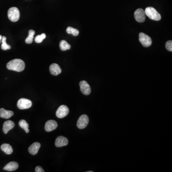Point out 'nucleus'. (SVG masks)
Segmentation results:
<instances>
[{
  "mask_svg": "<svg viewBox=\"0 0 172 172\" xmlns=\"http://www.w3.org/2000/svg\"><path fill=\"white\" fill-rule=\"evenodd\" d=\"M7 66L9 70L22 72L25 69V63L22 59H14L8 63Z\"/></svg>",
  "mask_w": 172,
  "mask_h": 172,
  "instance_id": "obj_1",
  "label": "nucleus"
},
{
  "mask_svg": "<svg viewBox=\"0 0 172 172\" xmlns=\"http://www.w3.org/2000/svg\"><path fill=\"white\" fill-rule=\"evenodd\" d=\"M145 14L151 20L159 21L161 20V16L159 13L154 8L149 7L146 8L145 11Z\"/></svg>",
  "mask_w": 172,
  "mask_h": 172,
  "instance_id": "obj_2",
  "label": "nucleus"
},
{
  "mask_svg": "<svg viewBox=\"0 0 172 172\" xmlns=\"http://www.w3.org/2000/svg\"><path fill=\"white\" fill-rule=\"evenodd\" d=\"M8 17L10 21L15 22L18 21L20 18V12L17 8L11 7L8 11Z\"/></svg>",
  "mask_w": 172,
  "mask_h": 172,
  "instance_id": "obj_3",
  "label": "nucleus"
},
{
  "mask_svg": "<svg viewBox=\"0 0 172 172\" xmlns=\"http://www.w3.org/2000/svg\"><path fill=\"white\" fill-rule=\"evenodd\" d=\"M139 40L142 45L145 48L150 46L152 43V41L150 36L143 33H140L139 34Z\"/></svg>",
  "mask_w": 172,
  "mask_h": 172,
  "instance_id": "obj_4",
  "label": "nucleus"
},
{
  "mask_svg": "<svg viewBox=\"0 0 172 172\" xmlns=\"http://www.w3.org/2000/svg\"><path fill=\"white\" fill-rule=\"evenodd\" d=\"M32 102L28 99L22 98L18 100L17 102V107L20 110L27 109L31 107Z\"/></svg>",
  "mask_w": 172,
  "mask_h": 172,
  "instance_id": "obj_5",
  "label": "nucleus"
},
{
  "mask_svg": "<svg viewBox=\"0 0 172 172\" xmlns=\"http://www.w3.org/2000/svg\"><path fill=\"white\" fill-rule=\"evenodd\" d=\"M89 122V118L88 116L86 114L82 115L79 118L77 121V128L80 129L85 128L87 126Z\"/></svg>",
  "mask_w": 172,
  "mask_h": 172,
  "instance_id": "obj_6",
  "label": "nucleus"
},
{
  "mask_svg": "<svg viewBox=\"0 0 172 172\" xmlns=\"http://www.w3.org/2000/svg\"><path fill=\"white\" fill-rule=\"evenodd\" d=\"M69 111V108L66 105H61L56 111V116L59 118H63L67 116Z\"/></svg>",
  "mask_w": 172,
  "mask_h": 172,
  "instance_id": "obj_7",
  "label": "nucleus"
},
{
  "mask_svg": "<svg viewBox=\"0 0 172 172\" xmlns=\"http://www.w3.org/2000/svg\"><path fill=\"white\" fill-rule=\"evenodd\" d=\"M146 14L143 9L139 8L135 11L134 18L138 22H142L145 20Z\"/></svg>",
  "mask_w": 172,
  "mask_h": 172,
  "instance_id": "obj_8",
  "label": "nucleus"
},
{
  "mask_svg": "<svg viewBox=\"0 0 172 172\" xmlns=\"http://www.w3.org/2000/svg\"><path fill=\"white\" fill-rule=\"evenodd\" d=\"M79 86L80 91L84 95H90L91 93V88L87 81L85 80L80 81L79 83Z\"/></svg>",
  "mask_w": 172,
  "mask_h": 172,
  "instance_id": "obj_9",
  "label": "nucleus"
},
{
  "mask_svg": "<svg viewBox=\"0 0 172 172\" xmlns=\"http://www.w3.org/2000/svg\"><path fill=\"white\" fill-rule=\"evenodd\" d=\"M57 123L54 120H49L46 123L45 129L47 132L54 131L57 127Z\"/></svg>",
  "mask_w": 172,
  "mask_h": 172,
  "instance_id": "obj_10",
  "label": "nucleus"
},
{
  "mask_svg": "<svg viewBox=\"0 0 172 172\" xmlns=\"http://www.w3.org/2000/svg\"><path fill=\"white\" fill-rule=\"evenodd\" d=\"M69 141L66 137L63 136H59L55 141V145L57 147L66 146L68 145Z\"/></svg>",
  "mask_w": 172,
  "mask_h": 172,
  "instance_id": "obj_11",
  "label": "nucleus"
},
{
  "mask_svg": "<svg viewBox=\"0 0 172 172\" xmlns=\"http://www.w3.org/2000/svg\"><path fill=\"white\" fill-rule=\"evenodd\" d=\"M49 70H50V73L54 76H57L59 75L62 72L60 66L58 64H55V63L50 65Z\"/></svg>",
  "mask_w": 172,
  "mask_h": 172,
  "instance_id": "obj_12",
  "label": "nucleus"
},
{
  "mask_svg": "<svg viewBox=\"0 0 172 172\" xmlns=\"http://www.w3.org/2000/svg\"><path fill=\"white\" fill-rule=\"evenodd\" d=\"M40 146H41V145L39 142H34L29 147V152L32 155H36L38 152Z\"/></svg>",
  "mask_w": 172,
  "mask_h": 172,
  "instance_id": "obj_13",
  "label": "nucleus"
},
{
  "mask_svg": "<svg viewBox=\"0 0 172 172\" xmlns=\"http://www.w3.org/2000/svg\"><path fill=\"white\" fill-rule=\"evenodd\" d=\"M15 124L12 121H5L3 125V131L4 133L7 134L10 130L14 128Z\"/></svg>",
  "mask_w": 172,
  "mask_h": 172,
  "instance_id": "obj_14",
  "label": "nucleus"
},
{
  "mask_svg": "<svg viewBox=\"0 0 172 172\" xmlns=\"http://www.w3.org/2000/svg\"><path fill=\"white\" fill-rule=\"evenodd\" d=\"M14 113L11 111H7L4 108H0V117L8 119L14 115Z\"/></svg>",
  "mask_w": 172,
  "mask_h": 172,
  "instance_id": "obj_15",
  "label": "nucleus"
},
{
  "mask_svg": "<svg viewBox=\"0 0 172 172\" xmlns=\"http://www.w3.org/2000/svg\"><path fill=\"white\" fill-rule=\"evenodd\" d=\"M19 165L16 162H11L4 167V169L8 171H14L17 169Z\"/></svg>",
  "mask_w": 172,
  "mask_h": 172,
  "instance_id": "obj_16",
  "label": "nucleus"
},
{
  "mask_svg": "<svg viewBox=\"0 0 172 172\" xmlns=\"http://www.w3.org/2000/svg\"><path fill=\"white\" fill-rule=\"evenodd\" d=\"M1 150L7 155H11L13 152V149L11 145L7 143H4L1 146Z\"/></svg>",
  "mask_w": 172,
  "mask_h": 172,
  "instance_id": "obj_17",
  "label": "nucleus"
},
{
  "mask_svg": "<svg viewBox=\"0 0 172 172\" xmlns=\"http://www.w3.org/2000/svg\"><path fill=\"white\" fill-rule=\"evenodd\" d=\"M59 47L62 51H66L71 48V46L65 40H62L59 43Z\"/></svg>",
  "mask_w": 172,
  "mask_h": 172,
  "instance_id": "obj_18",
  "label": "nucleus"
},
{
  "mask_svg": "<svg viewBox=\"0 0 172 172\" xmlns=\"http://www.w3.org/2000/svg\"><path fill=\"white\" fill-rule=\"evenodd\" d=\"M35 34V32L33 30H30L29 31V35L27 38L25 39V43L26 44H31L33 41L34 35Z\"/></svg>",
  "mask_w": 172,
  "mask_h": 172,
  "instance_id": "obj_19",
  "label": "nucleus"
},
{
  "mask_svg": "<svg viewBox=\"0 0 172 172\" xmlns=\"http://www.w3.org/2000/svg\"><path fill=\"white\" fill-rule=\"evenodd\" d=\"M19 125L22 128L25 130L27 134L29 132V130L28 129L29 125L26 121L24 120H20L19 122Z\"/></svg>",
  "mask_w": 172,
  "mask_h": 172,
  "instance_id": "obj_20",
  "label": "nucleus"
},
{
  "mask_svg": "<svg viewBox=\"0 0 172 172\" xmlns=\"http://www.w3.org/2000/svg\"><path fill=\"white\" fill-rule=\"evenodd\" d=\"M6 41H7V38L4 36H2V38H1V43H2V44H1V48L2 50H8V49H10L11 48L10 46H9V45H8L7 44Z\"/></svg>",
  "mask_w": 172,
  "mask_h": 172,
  "instance_id": "obj_21",
  "label": "nucleus"
},
{
  "mask_svg": "<svg viewBox=\"0 0 172 172\" xmlns=\"http://www.w3.org/2000/svg\"><path fill=\"white\" fill-rule=\"evenodd\" d=\"M66 31L67 34H72L74 36H77L79 35V30L71 27H68L66 29Z\"/></svg>",
  "mask_w": 172,
  "mask_h": 172,
  "instance_id": "obj_22",
  "label": "nucleus"
},
{
  "mask_svg": "<svg viewBox=\"0 0 172 172\" xmlns=\"http://www.w3.org/2000/svg\"><path fill=\"white\" fill-rule=\"evenodd\" d=\"M46 38V34L44 33H43L41 35H38L35 37V42L37 43H40L43 41V40H44L45 38Z\"/></svg>",
  "mask_w": 172,
  "mask_h": 172,
  "instance_id": "obj_23",
  "label": "nucleus"
},
{
  "mask_svg": "<svg viewBox=\"0 0 172 172\" xmlns=\"http://www.w3.org/2000/svg\"><path fill=\"white\" fill-rule=\"evenodd\" d=\"M165 48L168 51L172 52V41L170 40L166 43Z\"/></svg>",
  "mask_w": 172,
  "mask_h": 172,
  "instance_id": "obj_24",
  "label": "nucleus"
},
{
  "mask_svg": "<svg viewBox=\"0 0 172 172\" xmlns=\"http://www.w3.org/2000/svg\"><path fill=\"white\" fill-rule=\"evenodd\" d=\"M35 172H44V169L42 168L41 166H36V168L35 169Z\"/></svg>",
  "mask_w": 172,
  "mask_h": 172,
  "instance_id": "obj_25",
  "label": "nucleus"
},
{
  "mask_svg": "<svg viewBox=\"0 0 172 172\" xmlns=\"http://www.w3.org/2000/svg\"><path fill=\"white\" fill-rule=\"evenodd\" d=\"M1 38H2V36H1V35H0V43H1Z\"/></svg>",
  "mask_w": 172,
  "mask_h": 172,
  "instance_id": "obj_26",
  "label": "nucleus"
},
{
  "mask_svg": "<svg viewBox=\"0 0 172 172\" xmlns=\"http://www.w3.org/2000/svg\"><path fill=\"white\" fill-rule=\"evenodd\" d=\"M87 172H93V171H87Z\"/></svg>",
  "mask_w": 172,
  "mask_h": 172,
  "instance_id": "obj_27",
  "label": "nucleus"
}]
</instances>
